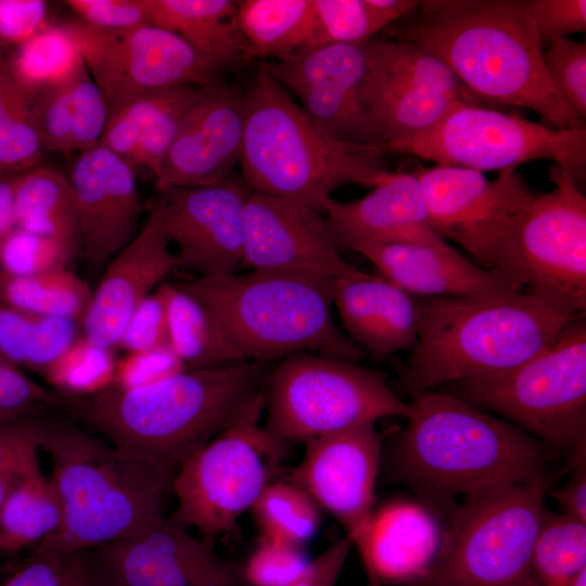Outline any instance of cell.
I'll return each instance as SVG.
<instances>
[{
    "mask_svg": "<svg viewBox=\"0 0 586 586\" xmlns=\"http://www.w3.org/2000/svg\"><path fill=\"white\" fill-rule=\"evenodd\" d=\"M3 59H4V56L2 54V48L0 47V61L3 60Z\"/></svg>",
    "mask_w": 586,
    "mask_h": 586,
    "instance_id": "003e7915",
    "label": "cell"
},
{
    "mask_svg": "<svg viewBox=\"0 0 586 586\" xmlns=\"http://www.w3.org/2000/svg\"><path fill=\"white\" fill-rule=\"evenodd\" d=\"M410 396L407 425L384 458L431 511L453 512L458 495L553 480L549 448L518 426L447 392Z\"/></svg>",
    "mask_w": 586,
    "mask_h": 586,
    "instance_id": "7a4b0ae2",
    "label": "cell"
},
{
    "mask_svg": "<svg viewBox=\"0 0 586 586\" xmlns=\"http://www.w3.org/2000/svg\"><path fill=\"white\" fill-rule=\"evenodd\" d=\"M447 386L445 392L510 422L546 447L585 457V313L527 360Z\"/></svg>",
    "mask_w": 586,
    "mask_h": 586,
    "instance_id": "ba28073f",
    "label": "cell"
},
{
    "mask_svg": "<svg viewBox=\"0 0 586 586\" xmlns=\"http://www.w3.org/2000/svg\"><path fill=\"white\" fill-rule=\"evenodd\" d=\"M420 331L403 370L408 393L510 369L548 346L576 315L525 290L419 297Z\"/></svg>",
    "mask_w": 586,
    "mask_h": 586,
    "instance_id": "5b68a950",
    "label": "cell"
},
{
    "mask_svg": "<svg viewBox=\"0 0 586 586\" xmlns=\"http://www.w3.org/2000/svg\"><path fill=\"white\" fill-rule=\"evenodd\" d=\"M379 275L417 297H479L522 288L497 270L484 269L451 249L409 243H357Z\"/></svg>",
    "mask_w": 586,
    "mask_h": 586,
    "instance_id": "484cf974",
    "label": "cell"
},
{
    "mask_svg": "<svg viewBox=\"0 0 586 586\" xmlns=\"http://www.w3.org/2000/svg\"><path fill=\"white\" fill-rule=\"evenodd\" d=\"M260 67L297 95L305 112L336 139L354 144H386L361 94L368 67L365 42L318 46Z\"/></svg>",
    "mask_w": 586,
    "mask_h": 586,
    "instance_id": "e0dca14e",
    "label": "cell"
},
{
    "mask_svg": "<svg viewBox=\"0 0 586 586\" xmlns=\"http://www.w3.org/2000/svg\"><path fill=\"white\" fill-rule=\"evenodd\" d=\"M168 342L187 368L246 361L216 315L173 283H169Z\"/></svg>",
    "mask_w": 586,
    "mask_h": 586,
    "instance_id": "d6a6232c",
    "label": "cell"
},
{
    "mask_svg": "<svg viewBox=\"0 0 586 586\" xmlns=\"http://www.w3.org/2000/svg\"><path fill=\"white\" fill-rule=\"evenodd\" d=\"M327 225L337 245L409 243L447 245L432 227L416 170L396 171L365 198L327 205Z\"/></svg>",
    "mask_w": 586,
    "mask_h": 586,
    "instance_id": "d4e9b609",
    "label": "cell"
},
{
    "mask_svg": "<svg viewBox=\"0 0 586 586\" xmlns=\"http://www.w3.org/2000/svg\"><path fill=\"white\" fill-rule=\"evenodd\" d=\"M68 180L77 208V256L106 266L138 233L146 211L133 168L98 144L79 153Z\"/></svg>",
    "mask_w": 586,
    "mask_h": 586,
    "instance_id": "603a6c76",
    "label": "cell"
},
{
    "mask_svg": "<svg viewBox=\"0 0 586 586\" xmlns=\"http://www.w3.org/2000/svg\"><path fill=\"white\" fill-rule=\"evenodd\" d=\"M320 212L281 198L251 193L243 213L241 266L333 282L358 275L347 263Z\"/></svg>",
    "mask_w": 586,
    "mask_h": 586,
    "instance_id": "d6986e66",
    "label": "cell"
},
{
    "mask_svg": "<svg viewBox=\"0 0 586 586\" xmlns=\"http://www.w3.org/2000/svg\"><path fill=\"white\" fill-rule=\"evenodd\" d=\"M65 25L78 41L109 114L151 91L224 84V69L204 59L178 35L155 25L102 29L78 18Z\"/></svg>",
    "mask_w": 586,
    "mask_h": 586,
    "instance_id": "5bb4252c",
    "label": "cell"
},
{
    "mask_svg": "<svg viewBox=\"0 0 586 586\" xmlns=\"http://www.w3.org/2000/svg\"><path fill=\"white\" fill-rule=\"evenodd\" d=\"M264 410L263 390L178 468L169 487L177 499L167 519L170 524L195 527L202 538L215 544L251 510L273 481L290 445L260 424Z\"/></svg>",
    "mask_w": 586,
    "mask_h": 586,
    "instance_id": "30bf717a",
    "label": "cell"
},
{
    "mask_svg": "<svg viewBox=\"0 0 586 586\" xmlns=\"http://www.w3.org/2000/svg\"><path fill=\"white\" fill-rule=\"evenodd\" d=\"M309 562L303 547L260 536L240 570L242 583L246 586H286Z\"/></svg>",
    "mask_w": 586,
    "mask_h": 586,
    "instance_id": "ee69618b",
    "label": "cell"
},
{
    "mask_svg": "<svg viewBox=\"0 0 586 586\" xmlns=\"http://www.w3.org/2000/svg\"><path fill=\"white\" fill-rule=\"evenodd\" d=\"M149 23L181 37L225 72L252 60L237 12L240 1L142 0Z\"/></svg>",
    "mask_w": 586,
    "mask_h": 586,
    "instance_id": "f546056e",
    "label": "cell"
},
{
    "mask_svg": "<svg viewBox=\"0 0 586 586\" xmlns=\"http://www.w3.org/2000/svg\"><path fill=\"white\" fill-rule=\"evenodd\" d=\"M34 319L0 302V357L20 369L26 366Z\"/></svg>",
    "mask_w": 586,
    "mask_h": 586,
    "instance_id": "6f0895ef",
    "label": "cell"
},
{
    "mask_svg": "<svg viewBox=\"0 0 586 586\" xmlns=\"http://www.w3.org/2000/svg\"><path fill=\"white\" fill-rule=\"evenodd\" d=\"M36 415L0 424V508L28 472L39 463Z\"/></svg>",
    "mask_w": 586,
    "mask_h": 586,
    "instance_id": "b9f144b4",
    "label": "cell"
},
{
    "mask_svg": "<svg viewBox=\"0 0 586 586\" xmlns=\"http://www.w3.org/2000/svg\"><path fill=\"white\" fill-rule=\"evenodd\" d=\"M66 555L56 547L53 534L42 539L31 556L1 586H63Z\"/></svg>",
    "mask_w": 586,
    "mask_h": 586,
    "instance_id": "9f6ffc18",
    "label": "cell"
},
{
    "mask_svg": "<svg viewBox=\"0 0 586 586\" xmlns=\"http://www.w3.org/2000/svg\"><path fill=\"white\" fill-rule=\"evenodd\" d=\"M305 443L302 461L288 480L302 487L344 527L355 547L364 540L372 514L382 463L375 423H366Z\"/></svg>",
    "mask_w": 586,
    "mask_h": 586,
    "instance_id": "ffe728a7",
    "label": "cell"
},
{
    "mask_svg": "<svg viewBox=\"0 0 586 586\" xmlns=\"http://www.w3.org/2000/svg\"><path fill=\"white\" fill-rule=\"evenodd\" d=\"M50 2L0 0V47H17L50 26Z\"/></svg>",
    "mask_w": 586,
    "mask_h": 586,
    "instance_id": "11a10c76",
    "label": "cell"
},
{
    "mask_svg": "<svg viewBox=\"0 0 586 586\" xmlns=\"http://www.w3.org/2000/svg\"><path fill=\"white\" fill-rule=\"evenodd\" d=\"M433 229L491 270L495 252L515 216L537 195L515 169L489 180L477 170L416 165Z\"/></svg>",
    "mask_w": 586,
    "mask_h": 586,
    "instance_id": "2e32d148",
    "label": "cell"
},
{
    "mask_svg": "<svg viewBox=\"0 0 586 586\" xmlns=\"http://www.w3.org/2000/svg\"><path fill=\"white\" fill-rule=\"evenodd\" d=\"M348 337L378 357L411 351L420 331L419 297L383 276L360 271L331 285Z\"/></svg>",
    "mask_w": 586,
    "mask_h": 586,
    "instance_id": "4316f807",
    "label": "cell"
},
{
    "mask_svg": "<svg viewBox=\"0 0 586 586\" xmlns=\"http://www.w3.org/2000/svg\"><path fill=\"white\" fill-rule=\"evenodd\" d=\"M72 151L84 152L99 144L109 111L104 97L86 64L71 81Z\"/></svg>",
    "mask_w": 586,
    "mask_h": 586,
    "instance_id": "f6af8a7d",
    "label": "cell"
},
{
    "mask_svg": "<svg viewBox=\"0 0 586 586\" xmlns=\"http://www.w3.org/2000/svg\"><path fill=\"white\" fill-rule=\"evenodd\" d=\"M8 63L18 86L33 100L43 90L71 80L85 65L78 41L65 23L51 24L15 47Z\"/></svg>",
    "mask_w": 586,
    "mask_h": 586,
    "instance_id": "e575fe53",
    "label": "cell"
},
{
    "mask_svg": "<svg viewBox=\"0 0 586 586\" xmlns=\"http://www.w3.org/2000/svg\"><path fill=\"white\" fill-rule=\"evenodd\" d=\"M385 145L386 152L481 173L550 160L579 189L585 181L586 127L558 129L484 105H458L428 129Z\"/></svg>",
    "mask_w": 586,
    "mask_h": 586,
    "instance_id": "4fadbf2b",
    "label": "cell"
},
{
    "mask_svg": "<svg viewBox=\"0 0 586 586\" xmlns=\"http://www.w3.org/2000/svg\"><path fill=\"white\" fill-rule=\"evenodd\" d=\"M117 359L82 334L46 370L42 377L60 394L85 397L113 385Z\"/></svg>",
    "mask_w": 586,
    "mask_h": 586,
    "instance_id": "f35d334b",
    "label": "cell"
},
{
    "mask_svg": "<svg viewBox=\"0 0 586 586\" xmlns=\"http://www.w3.org/2000/svg\"><path fill=\"white\" fill-rule=\"evenodd\" d=\"M63 586H106L93 555L89 550L66 555Z\"/></svg>",
    "mask_w": 586,
    "mask_h": 586,
    "instance_id": "94428289",
    "label": "cell"
},
{
    "mask_svg": "<svg viewBox=\"0 0 586 586\" xmlns=\"http://www.w3.org/2000/svg\"><path fill=\"white\" fill-rule=\"evenodd\" d=\"M199 89L177 86L127 101L109 114L99 144L133 169L143 166L155 176Z\"/></svg>",
    "mask_w": 586,
    "mask_h": 586,
    "instance_id": "f1b7e54d",
    "label": "cell"
},
{
    "mask_svg": "<svg viewBox=\"0 0 586 586\" xmlns=\"http://www.w3.org/2000/svg\"><path fill=\"white\" fill-rule=\"evenodd\" d=\"M386 26L421 46L483 101L535 112L558 129L585 127L550 81L526 0H421Z\"/></svg>",
    "mask_w": 586,
    "mask_h": 586,
    "instance_id": "6da1fadb",
    "label": "cell"
},
{
    "mask_svg": "<svg viewBox=\"0 0 586 586\" xmlns=\"http://www.w3.org/2000/svg\"><path fill=\"white\" fill-rule=\"evenodd\" d=\"M434 512L422 504L392 501L373 511L357 550L367 586L421 579L442 540Z\"/></svg>",
    "mask_w": 586,
    "mask_h": 586,
    "instance_id": "83f0119b",
    "label": "cell"
},
{
    "mask_svg": "<svg viewBox=\"0 0 586 586\" xmlns=\"http://www.w3.org/2000/svg\"><path fill=\"white\" fill-rule=\"evenodd\" d=\"M13 205L16 228L59 239L78 255L76 200L68 179L37 166L17 174Z\"/></svg>",
    "mask_w": 586,
    "mask_h": 586,
    "instance_id": "1f68e13d",
    "label": "cell"
},
{
    "mask_svg": "<svg viewBox=\"0 0 586 586\" xmlns=\"http://www.w3.org/2000/svg\"><path fill=\"white\" fill-rule=\"evenodd\" d=\"M263 390L265 428L288 444L410 413L381 371L314 353L284 357Z\"/></svg>",
    "mask_w": 586,
    "mask_h": 586,
    "instance_id": "8fae6325",
    "label": "cell"
},
{
    "mask_svg": "<svg viewBox=\"0 0 586 586\" xmlns=\"http://www.w3.org/2000/svg\"><path fill=\"white\" fill-rule=\"evenodd\" d=\"M532 564L539 586H568L586 570V523L545 509Z\"/></svg>",
    "mask_w": 586,
    "mask_h": 586,
    "instance_id": "74e56055",
    "label": "cell"
},
{
    "mask_svg": "<svg viewBox=\"0 0 586 586\" xmlns=\"http://www.w3.org/2000/svg\"><path fill=\"white\" fill-rule=\"evenodd\" d=\"M72 79L43 90L33 102L30 119L44 152L72 151Z\"/></svg>",
    "mask_w": 586,
    "mask_h": 586,
    "instance_id": "bcb514c9",
    "label": "cell"
},
{
    "mask_svg": "<svg viewBox=\"0 0 586 586\" xmlns=\"http://www.w3.org/2000/svg\"><path fill=\"white\" fill-rule=\"evenodd\" d=\"M77 18L102 29H125L149 23L142 0H66Z\"/></svg>",
    "mask_w": 586,
    "mask_h": 586,
    "instance_id": "db71d44e",
    "label": "cell"
},
{
    "mask_svg": "<svg viewBox=\"0 0 586 586\" xmlns=\"http://www.w3.org/2000/svg\"><path fill=\"white\" fill-rule=\"evenodd\" d=\"M266 362L178 372L156 383L66 396L65 411L171 481L178 468L263 391Z\"/></svg>",
    "mask_w": 586,
    "mask_h": 586,
    "instance_id": "3957f363",
    "label": "cell"
},
{
    "mask_svg": "<svg viewBox=\"0 0 586 586\" xmlns=\"http://www.w3.org/2000/svg\"><path fill=\"white\" fill-rule=\"evenodd\" d=\"M313 3L317 47L364 43L390 25L365 0H313Z\"/></svg>",
    "mask_w": 586,
    "mask_h": 586,
    "instance_id": "ab89813d",
    "label": "cell"
},
{
    "mask_svg": "<svg viewBox=\"0 0 586 586\" xmlns=\"http://www.w3.org/2000/svg\"><path fill=\"white\" fill-rule=\"evenodd\" d=\"M77 252L67 243L15 228L0 250V272L25 277L65 269Z\"/></svg>",
    "mask_w": 586,
    "mask_h": 586,
    "instance_id": "60d3db41",
    "label": "cell"
},
{
    "mask_svg": "<svg viewBox=\"0 0 586 586\" xmlns=\"http://www.w3.org/2000/svg\"><path fill=\"white\" fill-rule=\"evenodd\" d=\"M80 323L62 317L35 316L25 369L42 377L46 370L82 334Z\"/></svg>",
    "mask_w": 586,
    "mask_h": 586,
    "instance_id": "816d5d0a",
    "label": "cell"
},
{
    "mask_svg": "<svg viewBox=\"0 0 586 586\" xmlns=\"http://www.w3.org/2000/svg\"><path fill=\"white\" fill-rule=\"evenodd\" d=\"M555 187L512 220L491 270L571 315L586 309V198L569 171L552 166Z\"/></svg>",
    "mask_w": 586,
    "mask_h": 586,
    "instance_id": "7c38bea8",
    "label": "cell"
},
{
    "mask_svg": "<svg viewBox=\"0 0 586 586\" xmlns=\"http://www.w3.org/2000/svg\"><path fill=\"white\" fill-rule=\"evenodd\" d=\"M545 71L566 104L579 117L586 116V44L568 37L557 39L543 51Z\"/></svg>",
    "mask_w": 586,
    "mask_h": 586,
    "instance_id": "7bdbcfd3",
    "label": "cell"
},
{
    "mask_svg": "<svg viewBox=\"0 0 586 586\" xmlns=\"http://www.w3.org/2000/svg\"><path fill=\"white\" fill-rule=\"evenodd\" d=\"M551 481L466 495L419 586H539L532 558Z\"/></svg>",
    "mask_w": 586,
    "mask_h": 586,
    "instance_id": "9c48e42d",
    "label": "cell"
},
{
    "mask_svg": "<svg viewBox=\"0 0 586 586\" xmlns=\"http://www.w3.org/2000/svg\"><path fill=\"white\" fill-rule=\"evenodd\" d=\"M14 177L15 175L0 176V250L16 228L13 205Z\"/></svg>",
    "mask_w": 586,
    "mask_h": 586,
    "instance_id": "be15d7a7",
    "label": "cell"
},
{
    "mask_svg": "<svg viewBox=\"0 0 586 586\" xmlns=\"http://www.w3.org/2000/svg\"><path fill=\"white\" fill-rule=\"evenodd\" d=\"M251 511L262 537L301 547L316 535L321 522L320 507L288 479L271 481Z\"/></svg>",
    "mask_w": 586,
    "mask_h": 586,
    "instance_id": "8d00e7d4",
    "label": "cell"
},
{
    "mask_svg": "<svg viewBox=\"0 0 586 586\" xmlns=\"http://www.w3.org/2000/svg\"><path fill=\"white\" fill-rule=\"evenodd\" d=\"M186 369L169 343L151 351L126 353L117 360L112 386L124 390L145 386Z\"/></svg>",
    "mask_w": 586,
    "mask_h": 586,
    "instance_id": "f907efd6",
    "label": "cell"
},
{
    "mask_svg": "<svg viewBox=\"0 0 586 586\" xmlns=\"http://www.w3.org/2000/svg\"><path fill=\"white\" fill-rule=\"evenodd\" d=\"M146 211L149 217L135 238L106 264L80 321L82 335L104 348L118 347L136 308L177 267L158 214Z\"/></svg>",
    "mask_w": 586,
    "mask_h": 586,
    "instance_id": "cb8c5ba5",
    "label": "cell"
},
{
    "mask_svg": "<svg viewBox=\"0 0 586 586\" xmlns=\"http://www.w3.org/2000/svg\"><path fill=\"white\" fill-rule=\"evenodd\" d=\"M574 473L561 488L550 491L563 514L586 523V468L585 459L573 463Z\"/></svg>",
    "mask_w": 586,
    "mask_h": 586,
    "instance_id": "91938a15",
    "label": "cell"
},
{
    "mask_svg": "<svg viewBox=\"0 0 586 586\" xmlns=\"http://www.w3.org/2000/svg\"><path fill=\"white\" fill-rule=\"evenodd\" d=\"M252 191L234 176L211 184L170 188L146 207L155 211L177 247V267L200 277L234 273L243 256V213Z\"/></svg>",
    "mask_w": 586,
    "mask_h": 586,
    "instance_id": "ac0fdd59",
    "label": "cell"
},
{
    "mask_svg": "<svg viewBox=\"0 0 586 586\" xmlns=\"http://www.w3.org/2000/svg\"><path fill=\"white\" fill-rule=\"evenodd\" d=\"M237 18L252 59L282 62L317 47L313 0L240 1Z\"/></svg>",
    "mask_w": 586,
    "mask_h": 586,
    "instance_id": "4dcf8cb0",
    "label": "cell"
},
{
    "mask_svg": "<svg viewBox=\"0 0 586 586\" xmlns=\"http://www.w3.org/2000/svg\"><path fill=\"white\" fill-rule=\"evenodd\" d=\"M353 547L347 535L336 539L286 586H335Z\"/></svg>",
    "mask_w": 586,
    "mask_h": 586,
    "instance_id": "680465c9",
    "label": "cell"
},
{
    "mask_svg": "<svg viewBox=\"0 0 586 586\" xmlns=\"http://www.w3.org/2000/svg\"><path fill=\"white\" fill-rule=\"evenodd\" d=\"M20 417H24V416H14V415H10V413L0 411V424L4 423L7 421H10L12 419L20 418Z\"/></svg>",
    "mask_w": 586,
    "mask_h": 586,
    "instance_id": "03108f58",
    "label": "cell"
},
{
    "mask_svg": "<svg viewBox=\"0 0 586 586\" xmlns=\"http://www.w3.org/2000/svg\"><path fill=\"white\" fill-rule=\"evenodd\" d=\"M61 519L56 492L37 463L0 508V552L38 545L56 533Z\"/></svg>",
    "mask_w": 586,
    "mask_h": 586,
    "instance_id": "836d02e7",
    "label": "cell"
},
{
    "mask_svg": "<svg viewBox=\"0 0 586 586\" xmlns=\"http://www.w3.org/2000/svg\"><path fill=\"white\" fill-rule=\"evenodd\" d=\"M92 291L69 269L16 277L0 272V302L38 317H62L80 323Z\"/></svg>",
    "mask_w": 586,
    "mask_h": 586,
    "instance_id": "d590c367",
    "label": "cell"
},
{
    "mask_svg": "<svg viewBox=\"0 0 586 586\" xmlns=\"http://www.w3.org/2000/svg\"><path fill=\"white\" fill-rule=\"evenodd\" d=\"M43 152L30 111L0 115V176L35 167Z\"/></svg>",
    "mask_w": 586,
    "mask_h": 586,
    "instance_id": "c3c4849f",
    "label": "cell"
},
{
    "mask_svg": "<svg viewBox=\"0 0 586 586\" xmlns=\"http://www.w3.org/2000/svg\"><path fill=\"white\" fill-rule=\"evenodd\" d=\"M169 283L160 284L136 308L118 347L126 353L151 351L168 344Z\"/></svg>",
    "mask_w": 586,
    "mask_h": 586,
    "instance_id": "7dc6e473",
    "label": "cell"
},
{
    "mask_svg": "<svg viewBox=\"0 0 586 586\" xmlns=\"http://www.w3.org/2000/svg\"><path fill=\"white\" fill-rule=\"evenodd\" d=\"M240 166L253 193L324 212L339 187H377L391 176L386 145L354 144L322 129L262 67L243 92Z\"/></svg>",
    "mask_w": 586,
    "mask_h": 586,
    "instance_id": "277c9868",
    "label": "cell"
},
{
    "mask_svg": "<svg viewBox=\"0 0 586 586\" xmlns=\"http://www.w3.org/2000/svg\"><path fill=\"white\" fill-rule=\"evenodd\" d=\"M34 100L16 82L8 59L0 61V115L30 111Z\"/></svg>",
    "mask_w": 586,
    "mask_h": 586,
    "instance_id": "6125c7cd",
    "label": "cell"
},
{
    "mask_svg": "<svg viewBox=\"0 0 586 586\" xmlns=\"http://www.w3.org/2000/svg\"><path fill=\"white\" fill-rule=\"evenodd\" d=\"M243 138V92L225 82L200 88L154 176L158 192L233 177Z\"/></svg>",
    "mask_w": 586,
    "mask_h": 586,
    "instance_id": "7402d4cb",
    "label": "cell"
},
{
    "mask_svg": "<svg viewBox=\"0 0 586 586\" xmlns=\"http://www.w3.org/2000/svg\"><path fill=\"white\" fill-rule=\"evenodd\" d=\"M568 586H586V570L579 573Z\"/></svg>",
    "mask_w": 586,
    "mask_h": 586,
    "instance_id": "e7e4bbea",
    "label": "cell"
},
{
    "mask_svg": "<svg viewBox=\"0 0 586 586\" xmlns=\"http://www.w3.org/2000/svg\"><path fill=\"white\" fill-rule=\"evenodd\" d=\"M41 413L36 437L52 460L62 512L53 538L61 552L125 539L162 518L169 479L73 422Z\"/></svg>",
    "mask_w": 586,
    "mask_h": 586,
    "instance_id": "8992f818",
    "label": "cell"
},
{
    "mask_svg": "<svg viewBox=\"0 0 586 586\" xmlns=\"http://www.w3.org/2000/svg\"><path fill=\"white\" fill-rule=\"evenodd\" d=\"M526 4L542 44L586 30L585 0H526Z\"/></svg>",
    "mask_w": 586,
    "mask_h": 586,
    "instance_id": "f5cc1de1",
    "label": "cell"
},
{
    "mask_svg": "<svg viewBox=\"0 0 586 586\" xmlns=\"http://www.w3.org/2000/svg\"><path fill=\"white\" fill-rule=\"evenodd\" d=\"M176 285L216 315L244 360L267 362L316 353L356 364L366 357L334 321L332 282L252 270Z\"/></svg>",
    "mask_w": 586,
    "mask_h": 586,
    "instance_id": "52a82bcc",
    "label": "cell"
},
{
    "mask_svg": "<svg viewBox=\"0 0 586 586\" xmlns=\"http://www.w3.org/2000/svg\"><path fill=\"white\" fill-rule=\"evenodd\" d=\"M106 586H242L240 570L215 544L161 518L144 530L95 548Z\"/></svg>",
    "mask_w": 586,
    "mask_h": 586,
    "instance_id": "44dd1931",
    "label": "cell"
},
{
    "mask_svg": "<svg viewBox=\"0 0 586 586\" xmlns=\"http://www.w3.org/2000/svg\"><path fill=\"white\" fill-rule=\"evenodd\" d=\"M62 402L59 393L49 391L0 357V411L28 416L56 409Z\"/></svg>",
    "mask_w": 586,
    "mask_h": 586,
    "instance_id": "681fc988",
    "label": "cell"
},
{
    "mask_svg": "<svg viewBox=\"0 0 586 586\" xmlns=\"http://www.w3.org/2000/svg\"><path fill=\"white\" fill-rule=\"evenodd\" d=\"M362 99L386 143L421 132L461 104L484 105L435 55L412 42L370 39Z\"/></svg>",
    "mask_w": 586,
    "mask_h": 586,
    "instance_id": "9a60e30c",
    "label": "cell"
}]
</instances>
